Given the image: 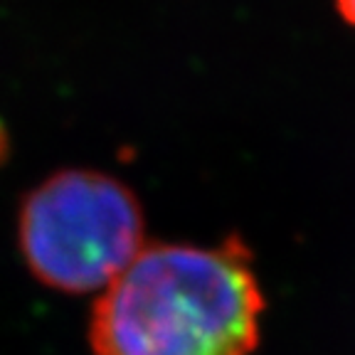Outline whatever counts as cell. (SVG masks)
Here are the masks:
<instances>
[{
  "label": "cell",
  "mask_w": 355,
  "mask_h": 355,
  "mask_svg": "<svg viewBox=\"0 0 355 355\" xmlns=\"http://www.w3.org/2000/svg\"><path fill=\"white\" fill-rule=\"evenodd\" d=\"M264 294L239 239L150 244L99 291L89 340L96 355H252Z\"/></svg>",
  "instance_id": "cell-1"
},
{
  "label": "cell",
  "mask_w": 355,
  "mask_h": 355,
  "mask_svg": "<svg viewBox=\"0 0 355 355\" xmlns=\"http://www.w3.org/2000/svg\"><path fill=\"white\" fill-rule=\"evenodd\" d=\"M144 215L123 183L64 171L28 195L20 250L30 272L67 294L101 291L144 250Z\"/></svg>",
  "instance_id": "cell-2"
},
{
  "label": "cell",
  "mask_w": 355,
  "mask_h": 355,
  "mask_svg": "<svg viewBox=\"0 0 355 355\" xmlns=\"http://www.w3.org/2000/svg\"><path fill=\"white\" fill-rule=\"evenodd\" d=\"M336 3H338V12L343 15V20L355 28V0H336Z\"/></svg>",
  "instance_id": "cell-3"
}]
</instances>
